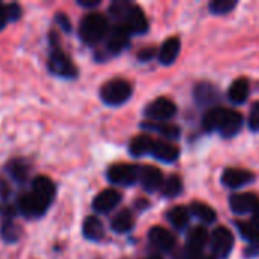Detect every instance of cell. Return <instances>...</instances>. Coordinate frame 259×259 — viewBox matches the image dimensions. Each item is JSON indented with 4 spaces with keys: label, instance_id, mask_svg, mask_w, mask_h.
Instances as JSON below:
<instances>
[{
    "label": "cell",
    "instance_id": "obj_14",
    "mask_svg": "<svg viewBox=\"0 0 259 259\" xmlns=\"http://www.w3.org/2000/svg\"><path fill=\"white\" fill-rule=\"evenodd\" d=\"M253 179H255L253 173H250L249 170H241V168H228L222 176L223 184L229 188L244 187V185L250 184Z\"/></svg>",
    "mask_w": 259,
    "mask_h": 259
},
{
    "label": "cell",
    "instance_id": "obj_26",
    "mask_svg": "<svg viewBox=\"0 0 259 259\" xmlns=\"http://www.w3.org/2000/svg\"><path fill=\"white\" fill-rule=\"evenodd\" d=\"M191 212L197 219H200L202 222H205V223H212L217 219L215 211L211 206H208L206 203H202V202H193L191 203Z\"/></svg>",
    "mask_w": 259,
    "mask_h": 259
},
{
    "label": "cell",
    "instance_id": "obj_28",
    "mask_svg": "<svg viewBox=\"0 0 259 259\" xmlns=\"http://www.w3.org/2000/svg\"><path fill=\"white\" fill-rule=\"evenodd\" d=\"M184 185H182V179L179 176H170L167 181H164V185H162V193L165 197H176L181 194Z\"/></svg>",
    "mask_w": 259,
    "mask_h": 259
},
{
    "label": "cell",
    "instance_id": "obj_24",
    "mask_svg": "<svg viewBox=\"0 0 259 259\" xmlns=\"http://www.w3.org/2000/svg\"><path fill=\"white\" fill-rule=\"evenodd\" d=\"M167 219H168V222H170L178 231H182V229L187 228V225H188V222H190V214H188L187 208H184V206H175L173 209L168 211Z\"/></svg>",
    "mask_w": 259,
    "mask_h": 259
},
{
    "label": "cell",
    "instance_id": "obj_21",
    "mask_svg": "<svg viewBox=\"0 0 259 259\" xmlns=\"http://www.w3.org/2000/svg\"><path fill=\"white\" fill-rule=\"evenodd\" d=\"M249 90H250V87H249V80L247 79L240 77V79L234 80L231 88H229V99H231V102L238 103V105L244 103L247 96H249Z\"/></svg>",
    "mask_w": 259,
    "mask_h": 259
},
{
    "label": "cell",
    "instance_id": "obj_38",
    "mask_svg": "<svg viewBox=\"0 0 259 259\" xmlns=\"http://www.w3.org/2000/svg\"><path fill=\"white\" fill-rule=\"evenodd\" d=\"M77 3L83 8H96L100 5V0H79Z\"/></svg>",
    "mask_w": 259,
    "mask_h": 259
},
{
    "label": "cell",
    "instance_id": "obj_17",
    "mask_svg": "<svg viewBox=\"0 0 259 259\" xmlns=\"http://www.w3.org/2000/svg\"><path fill=\"white\" fill-rule=\"evenodd\" d=\"M208 240H209V235H208L205 228H202V226L194 228L188 234L185 250L190 252V253H203V247L206 246Z\"/></svg>",
    "mask_w": 259,
    "mask_h": 259
},
{
    "label": "cell",
    "instance_id": "obj_41",
    "mask_svg": "<svg viewBox=\"0 0 259 259\" xmlns=\"http://www.w3.org/2000/svg\"><path fill=\"white\" fill-rule=\"evenodd\" d=\"M149 259H161L159 256H152V258H149Z\"/></svg>",
    "mask_w": 259,
    "mask_h": 259
},
{
    "label": "cell",
    "instance_id": "obj_35",
    "mask_svg": "<svg viewBox=\"0 0 259 259\" xmlns=\"http://www.w3.org/2000/svg\"><path fill=\"white\" fill-rule=\"evenodd\" d=\"M5 11L8 14V18L11 21H15L21 17V8L17 3H11V5H5Z\"/></svg>",
    "mask_w": 259,
    "mask_h": 259
},
{
    "label": "cell",
    "instance_id": "obj_7",
    "mask_svg": "<svg viewBox=\"0 0 259 259\" xmlns=\"http://www.w3.org/2000/svg\"><path fill=\"white\" fill-rule=\"evenodd\" d=\"M138 176L140 168L132 164H115L108 170V179L117 185H134Z\"/></svg>",
    "mask_w": 259,
    "mask_h": 259
},
{
    "label": "cell",
    "instance_id": "obj_4",
    "mask_svg": "<svg viewBox=\"0 0 259 259\" xmlns=\"http://www.w3.org/2000/svg\"><path fill=\"white\" fill-rule=\"evenodd\" d=\"M49 68L52 73L61 76V77H67L71 79L77 74V68L74 67V64L71 62V59L59 49V47H53L49 56Z\"/></svg>",
    "mask_w": 259,
    "mask_h": 259
},
{
    "label": "cell",
    "instance_id": "obj_8",
    "mask_svg": "<svg viewBox=\"0 0 259 259\" xmlns=\"http://www.w3.org/2000/svg\"><path fill=\"white\" fill-rule=\"evenodd\" d=\"M175 114H176V105L167 97H158L146 108V115L158 123L170 120Z\"/></svg>",
    "mask_w": 259,
    "mask_h": 259
},
{
    "label": "cell",
    "instance_id": "obj_12",
    "mask_svg": "<svg viewBox=\"0 0 259 259\" xmlns=\"http://www.w3.org/2000/svg\"><path fill=\"white\" fill-rule=\"evenodd\" d=\"M138 179H140L143 188L149 193L156 191L164 185V178H162L161 170L156 167H150V165H146L140 170Z\"/></svg>",
    "mask_w": 259,
    "mask_h": 259
},
{
    "label": "cell",
    "instance_id": "obj_18",
    "mask_svg": "<svg viewBox=\"0 0 259 259\" xmlns=\"http://www.w3.org/2000/svg\"><path fill=\"white\" fill-rule=\"evenodd\" d=\"M181 52V41L178 36H170L162 46H161V50H159V59L162 64L165 65H170L176 61L178 55Z\"/></svg>",
    "mask_w": 259,
    "mask_h": 259
},
{
    "label": "cell",
    "instance_id": "obj_1",
    "mask_svg": "<svg viewBox=\"0 0 259 259\" xmlns=\"http://www.w3.org/2000/svg\"><path fill=\"white\" fill-rule=\"evenodd\" d=\"M206 131H219L223 137L235 135L243 126V115L228 108H212L203 117Z\"/></svg>",
    "mask_w": 259,
    "mask_h": 259
},
{
    "label": "cell",
    "instance_id": "obj_11",
    "mask_svg": "<svg viewBox=\"0 0 259 259\" xmlns=\"http://www.w3.org/2000/svg\"><path fill=\"white\" fill-rule=\"evenodd\" d=\"M229 203H231V209L237 214H247V212L253 214L259 208V199L253 193L234 194Z\"/></svg>",
    "mask_w": 259,
    "mask_h": 259
},
{
    "label": "cell",
    "instance_id": "obj_19",
    "mask_svg": "<svg viewBox=\"0 0 259 259\" xmlns=\"http://www.w3.org/2000/svg\"><path fill=\"white\" fill-rule=\"evenodd\" d=\"M156 159L164 161V162H175L179 158V149L173 144L162 143V141H155L152 153Z\"/></svg>",
    "mask_w": 259,
    "mask_h": 259
},
{
    "label": "cell",
    "instance_id": "obj_22",
    "mask_svg": "<svg viewBox=\"0 0 259 259\" xmlns=\"http://www.w3.org/2000/svg\"><path fill=\"white\" fill-rule=\"evenodd\" d=\"M155 140L150 138L149 135H138L131 141L129 150L134 156H143V155H150L153 149Z\"/></svg>",
    "mask_w": 259,
    "mask_h": 259
},
{
    "label": "cell",
    "instance_id": "obj_10",
    "mask_svg": "<svg viewBox=\"0 0 259 259\" xmlns=\"http://www.w3.org/2000/svg\"><path fill=\"white\" fill-rule=\"evenodd\" d=\"M129 38H131V32L123 26V24H117L114 26L109 33H108V41H106V49L117 55L121 50H124L129 44Z\"/></svg>",
    "mask_w": 259,
    "mask_h": 259
},
{
    "label": "cell",
    "instance_id": "obj_23",
    "mask_svg": "<svg viewBox=\"0 0 259 259\" xmlns=\"http://www.w3.org/2000/svg\"><path fill=\"white\" fill-rule=\"evenodd\" d=\"M111 228L112 231H115L117 234H124L129 232L134 228V215L131 214L129 209H123L120 211L111 222Z\"/></svg>",
    "mask_w": 259,
    "mask_h": 259
},
{
    "label": "cell",
    "instance_id": "obj_15",
    "mask_svg": "<svg viewBox=\"0 0 259 259\" xmlns=\"http://www.w3.org/2000/svg\"><path fill=\"white\" fill-rule=\"evenodd\" d=\"M121 202V194L115 190H105L102 191L93 202V208L97 212L106 214L109 211H112L118 203Z\"/></svg>",
    "mask_w": 259,
    "mask_h": 259
},
{
    "label": "cell",
    "instance_id": "obj_13",
    "mask_svg": "<svg viewBox=\"0 0 259 259\" xmlns=\"http://www.w3.org/2000/svg\"><path fill=\"white\" fill-rule=\"evenodd\" d=\"M149 238H150V243L156 249H159L161 252H170L176 244L175 235L170 231H167V229H164L161 226L152 228L150 232H149Z\"/></svg>",
    "mask_w": 259,
    "mask_h": 259
},
{
    "label": "cell",
    "instance_id": "obj_39",
    "mask_svg": "<svg viewBox=\"0 0 259 259\" xmlns=\"http://www.w3.org/2000/svg\"><path fill=\"white\" fill-rule=\"evenodd\" d=\"M8 14H6V11H5V6L2 5L0 6V30L6 26V23H8Z\"/></svg>",
    "mask_w": 259,
    "mask_h": 259
},
{
    "label": "cell",
    "instance_id": "obj_31",
    "mask_svg": "<svg viewBox=\"0 0 259 259\" xmlns=\"http://www.w3.org/2000/svg\"><path fill=\"white\" fill-rule=\"evenodd\" d=\"M238 229L246 240L259 247V229L256 226H253L252 223H238Z\"/></svg>",
    "mask_w": 259,
    "mask_h": 259
},
{
    "label": "cell",
    "instance_id": "obj_29",
    "mask_svg": "<svg viewBox=\"0 0 259 259\" xmlns=\"http://www.w3.org/2000/svg\"><path fill=\"white\" fill-rule=\"evenodd\" d=\"M196 99L200 103H211L217 99V93H215L214 87H211L208 83H202V85H197V88H196Z\"/></svg>",
    "mask_w": 259,
    "mask_h": 259
},
{
    "label": "cell",
    "instance_id": "obj_37",
    "mask_svg": "<svg viewBox=\"0 0 259 259\" xmlns=\"http://www.w3.org/2000/svg\"><path fill=\"white\" fill-rule=\"evenodd\" d=\"M153 55H155V50H153V49H150V47H147V49H144L143 52H140L138 58H140L141 61H149Z\"/></svg>",
    "mask_w": 259,
    "mask_h": 259
},
{
    "label": "cell",
    "instance_id": "obj_36",
    "mask_svg": "<svg viewBox=\"0 0 259 259\" xmlns=\"http://www.w3.org/2000/svg\"><path fill=\"white\" fill-rule=\"evenodd\" d=\"M56 21L61 24V27L65 30V32H70L71 30V24H70V20H68V17L65 15V14H62V12H59L58 15H56Z\"/></svg>",
    "mask_w": 259,
    "mask_h": 259
},
{
    "label": "cell",
    "instance_id": "obj_27",
    "mask_svg": "<svg viewBox=\"0 0 259 259\" xmlns=\"http://www.w3.org/2000/svg\"><path fill=\"white\" fill-rule=\"evenodd\" d=\"M143 127L156 131V132L162 134V135L167 137V138H178L179 134H181V131H179L178 126L170 124V123H167V121H162V123H158V121H155V123H144Z\"/></svg>",
    "mask_w": 259,
    "mask_h": 259
},
{
    "label": "cell",
    "instance_id": "obj_5",
    "mask_svg": "<svg viewBox=\"0 0 259 259\" xmlns=\"http://www.w3.org/2000/svg\"><path fill=\"white\" fill-rule=\"evenodd\" d=\"M234 247V235L226 228H217L211 235V252L215 259H225Z\"/></svg>",
    "mask_w": 259,
    "mask_h": 259
},
{
    "label": "cell",
    "instance_id": "obj_32",
    "mask_svg": "<svg viewBox=\"0 0 259 259\" xmlns=\"http://www.w3.org/2000/svg\"><path fill=\"white\" fill-rule=\"evenodd\" d=\"M2 238L8 243H14L20 238V228L11 222V220H6L2 226Z\"/></svg>",
    "mask_w": 259,
    "mask_h": 259
},
{
    "label": "cell",
    "instance_id": "obj_20",
    "mask_svg": "<svg viewBox=\"0 0 259 259\" xmlns=\"http://www.w3.org/2000/svg\"><path fill=\"white\" fill-rule=\"evenodd\" d=\"M82 232L85 235V238L91 240V241H99L103 238L105 235V229H103V225L102 222L97 219V217H88L85 222H83V226H82Z\"/></svg>",
    "mask_w": 259,
    "mask_h": 259
},
{
    "label": "cell",
    "instance_id": "obj_16",
    "mask_svg": "<svg viewBox=\"0 0 259 259\" xmlns=\"http://www.w3.org/2000/svg\"><path fill=\"white\" fill-rule=\"evenodd\" d=\"M32 193L36 194L41 200H44L46 203H52V200L55 199V193H56V188H55V184L46 178V176H38L35 178V181L32 182Z\"/></svg>",
    "mask_w": 259,
    "mask_h": 259
},
{
    "label": "cell",
    "instance_id": "obj_30",
    "mask_svg": "<svg viewBox=\"0 0 259 259\" xmlns=\"http://www.w3.org/2000/svg\"><path fill=\"white\" fill-rule=\"evenodd\" d=\"M131 6H132V3H129V2H124V0H117V2H114L112 5H111V8H109V12H111V15L118 21V23H121L123 20H124V17H126V14L129 12V9H131Z\"/></svg>",
    "mask_w": 259,
    "mask_h": 259
},
{
    "label": "cell",
    "instance_id": "obj_9",
    "mask_svg": "<svg viewBox=\"0 0 259 259\" xmlns=\"http://www.w3.org/2000/svg\"><path fill=\"white\" fill-rule=\"evenodd\" d=\"M118 24H123L131 33H144L149 29L147 18L143 12V9L137 5H132L129 12L126 14L124 20Z\"/></svg>",
    "mask_w": 259,
    "mask_h": 259
},
{
    "label": "cell",
    "instance_id": "obj_33",
    "mask_svg": "<svg viewBox=\"0 0 259 259\" xmlns=\"http://www.w3.org/2000/svg\"><path fill=\"white\" fill-rule=\"evenodd\" d=\"M237 6V0H214L209 5V9L212 11V14H228L231 12L234 8Z\"/></svg>",
    "mask_w": 259,
    "mask_h": 259
},
{
    "label": "cell",
    "instance_id": "obj_3",
    "mask_svg": "<svg viewBox=\"0 0 259 259\" xmlns=\"http://www.w3.org/2000/svg\"><path fill=\"white\" fill-rule=\"evenodd\" d=\"M132 94V87L124 79H114L106 82L100 90V97L106 105L118 106L129 100Z\"/></svg>",
    "mask_w": 259,
    "mask_h": 259
},
{
    "label": "cell",
    "instance_id": "obj_34",
    "mask_svg": "<svg viewBox=\"0 0 259 259\" xmlns=\"http://www.w3.org/2000/svg\"><path fill=\"white\" fill-rule=\"evenodd\" d=\"M249 126L252 131H259V102L252 105L249 115Z\"/></svg>",
    "mask_w": 259,
    "mask_h": 259
},
{
    "label": "cell",
    "instance_id": "obj_2",
    "mask_svg": "<svg viewBox=\"0 0 259 259\" xmlns=\"http://www.w3.org/2000/svg\"><path fill=\"white\" fill-rule=\"evenodd\" d=\"M109 33V24L105 15L93 12L83 17L79 27V35L87 44H97Z\"/></svg>",
    "mask_w": 259,
    "mask_h": 259
},
{
    "label": "cell",
    "instance_id": "obj_6",
    "mask_svg": "<svg viewBox=\"0 0 259 259\" xmlns=\"http://www.w3.org/2000/svg\"><path fill=\"white\" fill-rule=\"evenodd\" d=\"M49 203H46L44 200H41L36 194H33L32 191L30 193H26L23 196L18 197L17 200V208L18 211L26 215V217H30V219H36V217H41L47 209H49Z\"/></svg>",
    "mask_w": 259,
    "mask_h": 259
},
{
    "label": "cell",
    "instance_id": "obj_25",
    "mask_svg": "<svg viewBox=\"0 0 259 259\" xmlns=\"http://www.w3.org/2000/svg\"><path fill=\"white\" fill-rule=\"evenodd\" d=\"M8 171H9V175H11V178L14 181H17L18 184H23L27 179L29 165L23 159H12L8 164Z\"/></svg>",
    "mask_w": 259,
    "mask_h": 259
},
{
    "label": "cell",
    "instance_id": "obj_40",
    "mask_svg": "<svg viewBox=\"0 0 259 259\" xmlns=\"http://www.w3.org/2000/svg\"><path fill=\"white\" fill-rule=\"evenodd\" d=\"M252 225H253V226H256V228H258V229H259V208H258V209H256V211H255V212H253Z\"/></svg>",
    "mask_w": 259,
    "mask_h": 259
}]
</instances>
